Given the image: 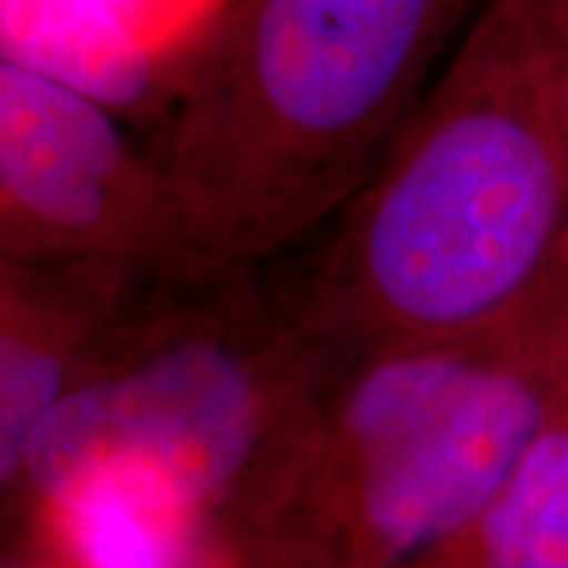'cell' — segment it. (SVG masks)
Masks as SVG:
<instances>
[{
	"instance_id": "obj_1",
	"label": "cell",
	"mask_w": 568,
	"mask_h": 568,
	"mask_svg": "<svg viewBox=\"0 0 568 568\" xmlns=\"http://www.w3.org/2000/svg\"><path fill=\"white\" fill-rule=\"evenodd\" d=\"M566 168L549 0H493L347 234V297L383 351L480 338L544 263Z\"/></svg>"
},
{
	"instance_id": "obj_3",
	"label": "cell",
	"mask_w": 568,
	"mask_h": 568,
	"mask_svg": "<svg viewBox=\"0 0 568 568\" xmlns=\"http://www.w3.org/2000/svg\"><path fill=\"white\" fill-rule=\"evenodd\" d=\"M540 433L537 388L484 338L388 347L291 465L357 566H407L470 537Z\"/></svg>"
},
{
	"instance_id": "obj_9",
	"label": "cell",
	"mask_w": 568,
	"mask_h": 568,
	"mask_svg": "<svg viewBox=\"0 0 568 568\" xmlns=\"http://www.w3.org/2000/svg\"><path fill=\"white\" fill-rule=\"evenodd\" d=\"M61 364L48 351L0 335V480L13 474L61 402Z\"/></svg>"
},
{
	"instance_id": "obj_2",
	"label": "cell",
	"mask_w": 568,
	"mask_h": 568,
	"mask_svg": "<svg viewBox=\"0 0 568 568\" xmlns=\"http://www.w3.org/2000/svg\"><path fill=\"white\" fill-rule=\"evenodd\" d=\"M470 0H222L193 41L181 164L203 234L256 246L379 171Z\"/></svg>"
},
{
	"instance_id": "obj_11",
	"label": "cell",
	"mask_w": 568,
	"mask_h": 568,
	"mask_svg": "<svg viewBox=\"0 0 568 568\" xmlns=\"http://www.w3.org/2000/svg\"><path fill=\"white\" fill-rule=\"evenodd\" d=\"M549 95L568 149V0H549Z\"/></svg>"
},
{
	"instance_id": "obj_10",
	"label": "cell",
	"mask_w": 568,
	"mask_h": 568,
	"mask_svg": "<svg viewBox=\"0 0 568 568\" xmlns=\"http://www.w3.org/2000/svg\"><path fill=\"white\" fill-rule=\"evenodd\" d=\"M111 7L123 26L159 58L178 54L193 44L215 17L222 0H102Z\"/></svg>"
},
{
	"instance_id": "obj_6",
	"label": "cell",
	"mask_w": 568,
	"mask_h": 568,
	"mask_svg": "<svg viewBox=\"0 0 568 568\" xmlns=\"http://www.w3.org/2000/svg\"><path fill=\"white\" fill-rule=\"evenodd\" d=\"M0 61L63 82L104 108L142 102L162 67L102 0H0Z\"/></svg>"
},
{
	"instance_id": "obj_4",
	"label": "cell",
	"mask_w": 568,
	"mask_h": 568,
	"mask_svg": "<svg viewBox=\"0 0 568 568\" xmlns=\"http://www.w3.org/2000/svg\"><path fill=\"white\" fill-rule=\"evenodd\" d=\"M278 407L256 357L203 332L126 376L63 395L26 465L48 496L121 470L178 489L205 511L263 458Z\"/></svg>"
},
{
	"instance_id": "obj_7",
	"label": "cell",
	"mask_w": 568,
	"mask_h": 568,
	"mask_svg": "<svg viewBox=\"0 0 568 568\" xmlns=\"http://www.w3.org/2000/svg\"><path fill=\"white\" fill-rule=\"evenodd\" d=\"M51 499L89 568H190L203 508L178 489L140 474L102 470L67 484Z\"/></svg>"
},
{
	"instance_id": "obj_8",
	"label": "cell",
	"mask_w": 568,
	"mask_h": 568,
	"mask_svg": "<svg viewBox=\"0 0 568 568\" xmlns=\"http://www.w3.org/2000/svg\"><path fill=\"white\" fill-rule=\"evenodd\" d=\"M477 568H568V429H544L480 518Z\"/></svg>"
},
{
	"instance_id": "obj_5",
	"label": "cell",
	"mask_w": 568,
	"mask_h": 568,
	"mask_svg": "<svg viewBox=\"0 0 568 568\" xmlns=\"http://www.w3.org/2000/svg\"><path fill=\"white\" fill-rule=\"evenodd\" d=\"M126 149L108 108L63 82L0 61V190L63 227L104 215Z\"/></svg>"
}]
</instances>
